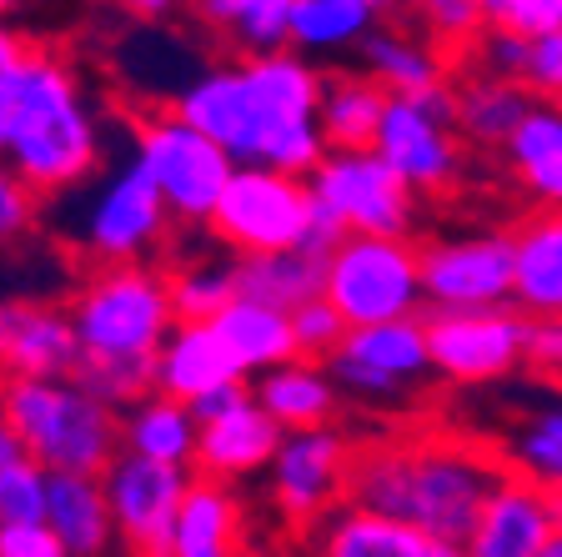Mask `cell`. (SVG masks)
<instances>
[{
	"label": "cell",
	"instance_id": "47",
	"mask_svg": "<svg viewBox=\"0 0 562 557\" xmlns=\"http://www.w3.org/2000/svg\"><path fill=\"white\" fill-rule=\"evenodd\" d=\"M25 56H31V41H25V35L5 21V11H0V81H5V76H11Z\"/></svg>",
	"mask_w": 562,
	"mask_h": 557
},
{
	"label": "cell",
	"instance_id": "48",
	"mask_svg": "<svg viewBox=\"0 0 562 557\" xmlns=\"http://www.w3.org/2000/svg\"><path fill=\"white\" fill-rule=\"evenodd\" d=\"M25 457V447H21V437L11 432V422L0 417V467H11V463H21Z\"/></svg>",
	"mask_w": 562,
	"mask_h": 557
},
{
	"label": "cell",
	"instance_id": "26",
	"mask_svg": "<svg viewBox=\"0 0 562 557\" xmlns=\"http://www.w3.org/2000/svg\"><path fill=\"white\" fill-rule=\"evenodd\" d=\"M211 326H216L222 347L232 352V361L241 367V377H267V371L302 357V352H296L292 316L271 312V307H261V302H246V297H236Z\"/></svg>",
	"mask_w": 562,
	"mask_h": 557
},
{
	"label": "cell",
	"instance_id": "37",
	"mask_svg": "<svg viewBox=\"0 0 562 557\" xmlns=\"http://www.w3.org/2000/svg\"><path fill=\"white\" fill-rule=\"evenodd\" d=\"M50 512V472L35 457L0 467V527L46 523Z\"/></svg>",
	"mask_w": 562,
	"mask_h": 557
},
{
	"label": "cell",
	"instance_id": "3",
	"mask_svg": "<svg viewBox=\"0 0 562 557\" xmlns=\"http://www.w3.org/2000/svg\"><path fill=\"white\" fill-rule=\"evenodd\" d=\"M0 156L35 197L81 186L101 161V121L81 76L56 51L31 56L0 81Z\"/></svg>",
	"mask_w": 562,
	"mask_h": 557
},
{
	"label": "cell",
	"instance_id": "15",
	"mask_svg": "<svg viewBox=\"0 0 562 557\" xmlns=\"http://www.w3.org/2000/svg\"><path fill=\"white\" fill-rule=\"evenodd\" d=\"M351 457H357V447L337 427L286 432L277 463H271V502L296 527H316L327 512L347 502Z\"/></svg>",
	"mask_w": 562,
	"mask_h": 557
},
{
	"label": "cell",
	"instance_id": "24",
	"mask_svg": "<svg viewBox=\"0 0 562 557\" xmlns=\"http://www.w3.org/2000/svg\"><path fill=\"white\" fill-rule=\"evenodd\" d=\"M257 402L281 432H316V427H331L337 417V377H331L327 361H286V367L267 371L257 377Z\"/></svg>",
	"mask_w": 562,
	"mask_h": 557
},
{
	"label": "cell",
	"instance_id": "27",
	"mask_svg": "<svg viewBox=\"0 0 562 557\" xmlns=\"http://www.w3.org/2000/svg\"><path fill=\"white\" fill-rule=\"evenodd\" d=\"M362 76H372L386 96H427L437 86H452V60L417 35L382 25L362 46Z\"/></svg>",
	"mask_w": 562,
	"mask_h": 557
},
{
	"label": "cell",
	"instance_id": "35",
	"mask_svg": "<svg viewBox=\"0 0 562 557\" xmlns=\"http://www.w3.org/2000/svg\"><path fill=\"white\" fill-rule=\"evenodd\" d=\"M166 277H171L176 322L187 326H211L241 297L236 291V256H201V261H187V267L166 271Z\"/></svg>",
	"mask_w": 562,
	"mask_h": 557
},
{
	"label": "cell",
	"instance_id": "7",
	"mask_svg": "<svg viewBox=\"0 0 562 557\" xmlns=\"http://www.w3.org/2000/svg\"><path fill=\"white\" fill-rule=\"evenodd\" d=\"M211 232L222 246H232L236 261L306 252L316 232L312 186H306V176H286L271 166H236L222 207L211 216Z\"/></svg>",
	"mask_w": 562,
	"mask_h": 557
},
{
	"label": "cell",
	"instance_id": "36",
	"mask_svg": "<svg viewBox=\"0 0 562 557\" xmlns=\"http://www.w3.org/2000/svg\"><path fill=\"white\" fill-rule=\"evenodd\" d=\"M417 21L427 25V41L447 60H468L477 51V41L487 35V5H477V0H432V5L417 11Z\"/></svg>",
	"mask_w": 562,
	"mask_h": 557
},
{
	"label": "cell",
	"instance_id": "28",
	"mask_svg": "<svg viewBox=\"0 0 562 557\" xmlns=\"http://www.w3.org/2000/svg\"><path fill=\"white\" fill-rule=\"evenodd\" d=\"M236 291L246 302L296 316L302 307L322 302L327 291V256L316 252H281V256H246L236 261Z\"/></svg>",
	"mask_w": 562,
	"mask_h": 557
},
{
	"label": "cell",
	"instance_id": "23",
	"mask_svg": "<svg viewBox=\"0 0 562 557\" xmlns=\"http://www.w3.org/2000/svg\"><path fill=\"white\" fill-rule=\"evenodd\" d=\"M457 91V136L482 152H507V141L522 131V121L532 116V91L487 70H468L452 81Z\"/></svg>",
	"mask_w": 562,
	"mask_h": 557
},
{
	"label": "cell",
	"instance_id": "11",
	"mask_svg": "<svg viewBox=\"0 0 562 557\" xmlns=\"http://www.w3.org/2000/svg\"><path fill=\"white\" fill-rule=\"evenodd\" d=\"M166 226H171V207L146 176V166L131 156L121 171L101 181L91 201H86L81 221V246L101 267H140V256L161 246Z\"/></svg>",
	"mask_w": 562,
	"mask_h": 557
},
{
	"label": "cell",
	"instance_id": "32",
	"mask_svg": "<svg viewBox=\"0 0 562 557\" xmlns=\"http://www.w3.org/2000/svg\"><path fill=\"white\" fill-rule=\"evenodd\" d=\"M386 101L392 96L362 76V70H341L327 76V96H322V136L331 152H372L376 131H382Z\"/></svg>",
	"mask_w": 562,
	"mask_h": 557
},
{
	"label": "cell",
	"instance_id": "25",
	"mask_svg": "<svg viewBox=\"0 0 562 557\" xmlns=\"http://www.w3.org/2000/svg\"><path fill=\"white\" fill-rule=\"evenodd\" d=\"M121 447H126L131 457L191 472V467H196V447H201V422L187 402L151 392L146 402L121 412Z\"/></svg>",
	"mask_w": 562,
	"mask_h": 557
},
{
	"label": "cell",
	"instance_id": "40",
	"mask_svg": "<svg viewBox=\"0 0 562 557\" xmlns=\"http://www.w3.org/2000/svg\"><path fill=\"white\" fill-rule=\"evenodd\" d=\"M292 326H296V352H302V361H331L351 332L327 302L302 307V312L292 316Z\"/></svg>",
	"mask_w": 562,
	"mask_h": 557
},
{
	"label": "cell",
	"instance_id": "5",
	"mask_svg": "<svg viewBox=\"0 0 562 557\" xmlns=\"http://www.w3.org/2000/svg\"><path fill=\"white\" fill-rule=\"evenodd\" d=\"M81 337V361H156L171 342V277L156 267H101L66 307Z\"/></svg>",
	"mask_w": 562,
	"mask_h": 557
},
{
	"label": "cell",
	"instance_id": "10",
	"mask_svg": "<svg viewBox=\"0 0 562 557\" xmlns=\"http://www.w3.org/2000/svg\"><path fill=\"white\" fill-rule=\"evenodd\" d=\"M372 152L417 197L447 191L462 176V161H468V141L457 136V91L437 86L427 96H392Z\"/></svg>",
	"mask_w": 562,
	"mask_h": 557
},
{
	"label": "cell",
	"instance_id": "44",
	"mask_svg": "<svg viewBox=\"0 0 562 557\" xmlns=\"http://www.w3.org/2000/svg\"><path fill=\"white\" fill-rule=\"evenodd\" d=\"M0 557H70L50 523L0 527Z\"/></svg>",
	"mask_w": 562,
	"mask_h": 557
},
{
	"label": "cell",
	"instance_id": "33",
	"mask_svg": "<svg viewBox=\"0 0 562 557\" xmlns=\"http://www.w3.org/2000/svg\"><path fill=\"white\" fill-rule=\"evenodd\" d=\"M382 25L386 11L372 0H292V51L306 60L316 51H362Z\"/></svg>",
	"mask_w": 562,
	"mask_h": 557
},
{
	"label": "cell",
	"instance_id": "1",
	"mask_svg": "<svg viewBox=\"0 0 562 557\" xmlns=\"http://www.w3.org/2000/svg\"><path fill=\"white\" fill-rule=\"evenodd\" d=\"M322 96L327 76L296 51H281L196 70L176 91L171 111L216 141L236 166L312 176L331 152L322 136Z\"/></svg>",
	"mask_w": 562,
	"mask_h": 557
},
{
	"label": "cell",
	"instance_id": "17",
	"mask_svg": "<svg viewBox=\"0 0 562 557\" xmlns=\"http://www.w3.org/2000/svg\"><path fill=\"white\" fill-rule=\"evenodd\" d=\"M81 371V337L66 307L0 302V382H66Z\"/></svg>",
	"mask_w": 562,
	"mask_h": 557
},
{
	"label": "cell",
	"instance_id": "20",
	"mask_svg": "<svg viewBox=\"0 0 562 557\" xmlns=\"http://www.w3.org/2000/svg\"><path fill=\"white\" fill-rule=\"evenodd\" d=\"M513 307L527 322H562V211H532L513 232Z\"/></svg>",
	"mask_w": 562,
	"mask_h": 557
},
{
	"label": "cell",
	"instance_id": "43",
	"mask_svg": "<svg viewBox=\"0 0 562 557\" xmlns=\"http://www.w3.org/2000/svg\"><path fill=\"white\" fill-rule=\"evenodd\" d=\"M522 86L532 91V101H542V105H562V31L532 46V60H527Z\"/></svg>",
	"mask_w": 562,
	"mask_h": 557
},
{
	"label": "cell",
	"instance_id": "14",
	"mask_svg": "<svg viewBox=\"0 0 562 557\" xmlns=\"http://www.w3.org/2000/svg\"><path fill=\"white\" fill-rule=\"evenodd\" d=\"M191 482L196 477L181 472V467H161V463H146V457H131V453H121L116 463L105 467L101 488H105L116 533L131 557L171 553V533H176L181 508H187Z\"/></svg>",
	"mask_w": 562,
	"mask_h": 557
},
{
	"label": "cell",
	"instance_id": "8",
	"mask_svg": "<svg viewBox=\"0 0 562 557\" xmlns=\"http://www.w3.org/2000/svg\"><path fill=\"white\" fill-rule=\"evenodd\" d=\"M136 161L166 197L171 221H206V226L236 176L232 156L196 126H187L176 111H156L136 126Z\"/></svg>",
	"mask_w": 562,
	"mask_h": 557
},
{
	"label": "cell",
	"instance_id": "38",
	"mask_svg": "<svg viewBox=\"0 0 562 557\" xmlns=\"http://www.w3.org/2000/svg\"><path fill=\"white\" fill-rule=\"evenodd\" d=\"M487 31L538 46V41L562 31V0H487Z\"/></svg>",
	"mask_w": 562,
	"mask_h": 557
},
{
	"label": "cell",
	"instance_id": "12",
	"mask_svg": "<svg viewBox=\"0 0 562 557\" xmlns=\"http://www.w3.org/2000/svg\"><path fill=\"white\" fill-rule=\"evenodd\" d=\"M527 322L517 307L503 312H427L432 371L457 387H482L527 367Z\"/></svg>",
	"mask_w": 562,
	"mask_h": 557
},
{
	"label": "cell",
	"instance_id": "13",
	"mask_svg": "<svg viewBox=\"0 0 562 557\" xmlns=\"http://www.w3.org/2000/svg\"><path fill=\"white\" fill-rule=\"evenodd\" d=\"M513 232L422 246V291L432 312H503L513 307Z\"/></svg>",
	"mask_w": 562,
	"mask_h": 557
},
{
	"label": "cell",
	"instance_id": "49",
	"mask_svg": "<svg viewBox=\"0 0 562 557\" xmlns=\"http://www.w3.org/2000/svg\"><path fill=\"white\" fill-rule=\"evenodd\" d=\"M532 422H538L542 432H552V437H562V402L542 406V412H538V417H532Z\"/></svg>",
	"mask_w": 562,
	"mask_h": 557
},
{
	"label": "cell",
	"instance_id": "31",
	"mask_svg": "<svg viewBox=\"0 0 562 557\" xmlns=\"http://www.w3.org/2000/svg\"><path fill=\"white\" fill-rule=\"evenodd\" d=\"M166 557H241V502L222 482L196 477Z\"/></svg>",
	"mask_w": 562,
	"mask_h": 557
},
{
	"label": "cell",
	"instance_id": "19",
	"mask_svg": "<svg viewBox=\"0 0 562 557\" xmlns=\"http://www.w3.org/2000/svg\"><path fill=\"white\" fill-rule=\"evenodd\" d=\"M306 557H462V547L341 502L316 527H306Z\"/></svg>",
	"mask_w": 562,
	"mask_h": 557
},
{
	"label": "cell",
	"instance_id": "9",
	"mask_svg": "<svg viewBox=\"0 0 562 557\" xmlns=\"http://www.w3.org/2000/svg\"><path fill=\"white\" fill-rule=\"evenodd\" d=\"M316 216H327L341 236H407L417 216V191L376 152H327L306 176Z\"/></svg>",
	"mask_w": 562,
	"mask_h": 557
},
{
	"label": "cell",
	"instance_id": "45",
	"mask_svg": "<svg viewBox=\"0 0 562 557\" xmlns=\"http://www.w3.org/2000/svg\"><path fill=\"white\" fill-rule=\"evenodd\" d=\"M527 367L548 377V382H562V322H532L527 332Z\"/></svg>",
	"mask_w": 562,
	"mask_h": 557
},
{
	"label": "cell",
	"instance_id": "39",
	"mask_svg": "<svg viewBox=\"0 0 562 557\" xmlns=\"http://www.w3.org/2000/svg\"><path fill=\"white\" fill-rule=\"evenodd\" d=\"M513 463H517V472H527L538 488L562 498V437L542 432L538 422H527L522 437L513 442Z\"/></svg>",
	"mask_w": 562,
	"mask_h": 557
},
{
	"label": "cell",
	"instance_id": "34",
	"mask_svg": "<svg viewBox=\"0 0 562 557\" xmlns=\"http://www.w3.org/2000/svg\"><path fill=\"white\" fill-rule=\"evenodd\" d=\"M191 15L222 31L241 60L292 51V0H201Z\"/></svg>",
	"mask_w": 562,
	"mask_h": 557
},
{
	"label": "cell",
	"instance_id": "6",
	"mask_svg": "<svg viewBox=\"0 0 562 557\" xmlns=\"http://www.w3.org/2000/svg\"><path fill=\"white\" fill-rule=\"evenodd\" d=\"M322 302L357 332V326L412 322L427 307L422 291V246L412 236H347L327 256V291Z\"/></svg>",
	"mask_w": 562,
	"mask_h": 557
},
{
	"label": "cell",
	"instance_id": "51",
	"mask_svg": "<svg viewBox=\"0 0 562 557\" xmlns=\"http://www.w3.org/2000/svg\"><path fill=\"white\" fill-rule=\"evenodd\" d=\"M126 557H131V553H126Z\"/></svg>",
	"mask_w": 562,
	"mask_h": 557
},
{
	"label": "cell",
	"instance_id": "46",
	"mask_svg": "<svg viewBox=\"0 0 562 557\" xmlns=\"http://www.w3.org/2000/svg\"><path fill=\"white\" fill-rule=\"evenodd\" d=\"M251 397H257V392H251V387H246V382H232V387H216V392H211V397H201V402L191 406V412H196V422H201V427H206V422H222V417H232L236 406H246V402H251Z\"/></svg>",
	"mask_w": 562,
	"mask_h": 557
},
{
	"label": "cell",
	"instance_id": "18",
	"mask_svg": "<svg viewBox=\"0 0 562 557\" xmlns=\"http://www.w3.org/2000/svg\"><path fill=\"white\" fill-rule=\"evenodd\" d=\"M552 537H558L552 492L513 467L482 508L472 537L462 543V557H542Z\"/></svg>",
	"mask_w": 562,
	"mask_h": 557
},
{
	"label": "cell",
	"instance_id": "2",
	"mask_svg": "<svg viewBox=\"0 0 562 557\" xmlns=\"http://www.w3.org/2000/svg\"><path fill=\"white\" fill-rule=\"evenodd\" d=\"M507 477L503 457L468 437H376L351 457L347 502L437 543L462 547Z\"/></svg>",
	"mask_w": 562,
	"mask_h": 557
},
{
	"label": "cell",
	"instance_id": "30",
	"mask_svg": "<svg viewBox=\"0 0 562 557\" xmlns=\"http://www.w3.org/2000/svg\"><path fill=\"white\" fill-rule=\"evenodd\" d=\"M503 156L538 211H562V105H532V116L507 141Z\"/></svg>",
	"mask_w": 562,
	"mask_h": 557
},
{
	"label": "cell",
	"instance_id": "29",
	"mask_svg": "<svg viewBox=\"0 0 562 557\" xmlns=\"http://www.w3.org/2000/svg\"><path fill=\"white\" fill-rule=\"evenodd\" d=\"M46 523L56 527V537L66 543L70 557H111V547L121 537L101 477H50Z\"/></svg>",
	"mask_w": 562,
	"mask_h": 557
},
{
	"label": "cell",
	"instance_id": "22",
	"mask_svg": "<svg viewBox=\"0 0 562 557\" xmlns=\"http://www.w3.org/2000/svg\"><path fill=\"white\" fill-rule=\"evenodd\" d=\"M232 382H246V377L232 361V352L222 347L216 326L181 322L171 332V342L161 347V357H156V392L176 397L187 406H196L201 397H211L216 387H232Z\"/></svg>",
	"mask_w": 562,
	"mask_h": 557
},
{
	"label": "cell",
	"instance_id": "50",
	"mask_svg": "<svg viewBox=\"0 0 562 557\" xmlns=\"http://www.w3.org/2000/svg\"><path fill=\"white\" fill-rule=\"evenodd\" d=\"M542 557H562V527H558V537L548 543V553H542Z\"/></svg>",
	"mask_w": 562,
	"mask_h": 557
},
{
	"label": "cell",
	"instance_id": "16",
	"mask_svg": "<svg viewBox=\"0 0 562 557\" xmlns=\"http://www.w3.org/2000/svg\"><path fill=\"white\" fill-rule=\"evenodd\" d=\"M341 392L362 402H397L402 387L432 371V347H427V316L386 326H357L347 332L341 352L327 361Z\"/></svg>",
	"mask_w": 562,
	"mask_h": 557
},
{
	"label": "cell",
	"instance_id": "41",
	"mask_svg": "<svg viewBox=\"0 0 562 557\" xmlns=\"http://www.w3.org/2000/svg\"><path fill=\"white\" fill-rule=\"evenodd\" d=\"M527 60H532V46L503 31H487L477 41V51H472V70H487V76H503V81H517V86L527 76Z\"/></svg>",
	"mask_w": 562,
	"mask_h": 557
},
{
	"label": "cell",
	"instance_id": "42",
	"mask_svg": "<svg viewBox=\"0 0 562 557\" xmlns=\"http://www.w3.org/2000/svg\"><path fill=\"white\" fill-rule=\"evenodd\" d=\"M31 221H35V191L0 156V242H15L21 232H31Z\"/></svg>",
	"mask_w": 562,
	"mask_h": 557
},
{
	"label": "cell",
	"instance_id": "4",
	"mask_svg": "<svg viewBox=\"0 0 562 557\" xmlns=\"http://www.w3.org/2000/svg\"><path fill=\"white\" fill-rule=\"evenodd\" d=\"M0 417L21 437L25 457L50 477H105L121 447V412L105 406L86 382H0Z\"/></svg>",
	"mask_w": 562,
	"mask_h": 557
},
{
	"label": "cell",
	"instance_id": "21",
	"mask_svg": "<svg viewBox=\"0 0 562 557\" xmlns=\"http://www.w3.org/2000/svg\"><path fill=\"white\" fill-rule=\"evenodd\" d=\"M281 442H286V432H281L277 422L261 412L257 397H251L246 406H236L232 417L201 427L196 467H201V477H211V482H222L226 488V482H236V477H251V472H261V467L277 463Z\"/></svg>",
	"mask_w": 562,
	"mask_h": 557
}]
</instances>
